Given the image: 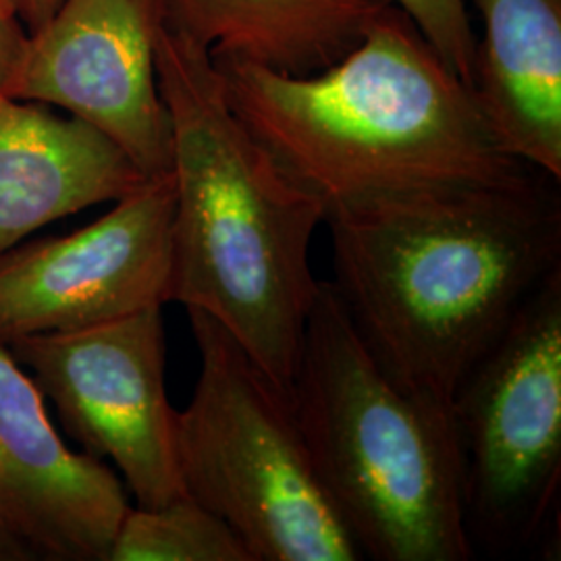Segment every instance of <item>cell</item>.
Wrapping results in <instances>:
<instances>
[{"instance_id": "cell-1", "label": "cell", "mask_w": 561, "mask_h": 561, "mask_svg": "<svg viewBox=\"0 0 561 561\" xmlns=\"http://www.w3.org/2000/svg\"><path fill=\"white\" fill-rule=\"evenodd\" d=\"M558 183L535 171L327 213L331 285L401 389L449 414L463 377L561 268Z\"/></svg>"}, {"instance_id": "cell-2", "label": "cell", "mask_w": 561, "mask_h": 561, "mask_svg": "<svg viewBox=\"0 0 561 561\" xmlns=\"http://www.w3.org/2000/svg\"><path fill=\"white\" fill-rule=\"evenodd\" d=\"M215 65L236 115L327 213L424 190L512 183L537 171L503 150L472 90L393 4L319 73Z\"/></svg>"}, {"instance_id": "cell-3", "label": "cell", "mask_w": 561, "mask_h": 561, "mask_svg": "<svg viewBox=\"0 0 561 561\" xmlns=\"http://www.w3.org/2000/svg\"><path fill=\"white\" fill-rule=\"evenodd\" d=\"M157 76L173 136L169 301L217 319L289 389L321 283L310 243L327 210L236 115L210 53L169 21Z\"/></svg>"}, {"instance_id": "cell-4", "label": "cell", "mask_w": 561, "mask_h": 561, "mask_svg": "<svg viewBox=\"0 0 561 561\" xmlns=\"http://www.w3.org/2000/svg\"><path fill=\"white\" fill-rule=\"evenodd\" d=\"M289 396L322 489L362 558H474L449 414L382 370L331 280L319 283Z\"/></svg>"}, {"instance_id": "cell-5", "label": "cell", "mask_w": 561, "mask_h": 561, "mask_svg": "<svg viewBox=\"0 0 561 561\" xmlns=\"http://www.w3.org/2000/svg\"><path fill=\"white\" fill-rule=\"evenodd\" d=\"M201 356L192 401L178 412L185 495L217 514L252 561H358L329 502L289 389L221 322L185 308Z\"/></svg>"}, {"instance_id": "cell-6", "label": "cell", "mask_w": 561, "mask_h": 561, "mask_svg": "<svg viewBox=\"0 0 561 561\" xmlns=\"http://www.w3.org/2000/svg\"><path fill=\"white\" fill-rule=\"evenodd\" d=\"M449 421L474 556L553 547L561 493V268L463 377Z\"/></svg>"}, {"instance_id": "cell-7", "label": "cell", "mask_w": 561, "mask_h": 561, "mask_svg": "<svg viewBox=\"0 0 561 561\" xmlns=\"http://www.w3.org/2000/svg\"><path fill=\"white\" fill-rule=\"evenodd\" d=\"M162 308L7 343L85 454L111 460L140 507L185 495L164 385Z\"/></svg>"}, {"instance_id": "cell-8", "label": "cell", "mask_w": 561, "mask_h": 561, "mask_svg": "<svg viewBox=\"0 0 561 561\" xmlns=\"http://www.w3.org/2000/svg\"><path fill=\"white\" fill-rule=\"evenodd\" d=\"M164 0H60L27 32L4 94L65 108L115 141L152 180L171 173L173 136L157 76Z\"/></svg>"}, {"instance_id": "cell-9", "label": "cell", "mask_w": 561, "mask_h": 561, "mask_svg": "<svg viewBox=\"0 0 561 561\" xmlns=\"http://www.w3.org/2000/svg\"><path fill=\"white\" fill-rule=\"evenodd\" d=\"M173 175L144 181L99 221L0 256V343L162 308L173 271Z\"/></svg>"}, {"instance_id": "cell-10", "label": "cell", "mask_w": 561, "mask_h": 561, "mask_svg": "<svg viewBox=\"0 0 561 561\" xmlns=\"http://www.w3.org/2000/svg\"><path fill=\"white\" fill-rule=\"evenodd\" d=\"M0 503L25 551L106 561L129 510L104 461L76 454L46 414L36 381L0 343Z\"/></svg>"}, {"instance_id": "cell-11", "label": "cell", "mask_w": 561, "mask_h": 561, "mask_svg": "<svg viewBox=\"0 0 561 561\" xmlns=\"http://www.w3.org/2000/svg\"><path fill=\"white\" fill-rule=\"evenodd\" d=\"M144 181L96 127L0 90V256L44 225L121 201Z\"/></svg>"}, {"instance_id": "cell-12", "label": "cell", "mask_w": 561, "mask_h": 561, "mask_svg": "<svg viewBox=\"0 0 561 561\" xmlns=\"http://www.w3.org/2000/svg\"><path fill=\"white\" fill-rule=\"evenodd\" d=\"M479 11L470 90L503 150L561 180V0H466Z\"/></svg>"}, {"instance_id": "cell-13", "label": "cell", "mask_w": 561, "mask_h": 561, "mask_svg": "<svg viewBox=\"0 0 561 561\" xmlns=\"http://www.w3.org/2000/svg\"><path fill=\"white\" fill-rule=\"evenodd\" d=\"M169 23L215 62L312 76L364 38L385 0H164Z\"/></svg>"}, {"instance_id": "cell-14", "label": "cell", "mask_w": 561, "mask_h": 561, "mask_svg": "<svg viewBox=\"0 0 561 561\" xmlns=\"http://www.w3.org/2000/svg\"><path fill=\"white\" fill-rule=\"evenodd\" d=\"M106 561H252L238 535L183 495L161 507L125 512Z\"/></svg>"}, {"instance_id": "cell-15", "label": "cell", "mask_w": 561, "mask_h": 561, "mask_svg": "<svg viewBox=\"0 0 561 561\" xmlns=\"http://www.w3.org/2000/svg\"><path fill=\"white\" fill-rule=\"evenodd\" d=\"M403 11L422 36L435 48L447 67L468 88L472 80V62L477 53V36L470 23V7L466 0H385Z\"/></svg>"}, {"instance_id": "cell-16", "label": "cell", "mask_w": 561, "mask_h": 561, "mask_svg": "<svg viewBox=\"0 0 561 561\" xmlns=\"http://www.w3.org/2000/svg\"><path fill=\"white\" fill-rule=\"evenodd\" d=\"M27 41V30L9 0H0V90L13 78Z\"/></svg>"}, {"instance_id": "cell-17", "label": "cell", "mask_w": 561, "mask_h": 561, "mask_svg": "<svg viewBox=\"0 0 561 561\" xmlns=\"http://www.w3.org/2000/svg\"><path fill=\"white\" fill-rule=\"evenodd\" d=\"M9 2L27 32L41 27L60 4V0H9Z\"/></svg>"}, {"instance_id": "cell-18", "label": "cell", "mask_w": 561, "mask_h": 561, "mask_svg": "<svg viewBox=\"0 0 561 561\" xmlns=\"http://www.w3.org/2000/svg\"><path fill=\"white\" fill-rule=\"evenodd\" d=\"M23 551L25 549L21 547L20 541L15 539V535L9 528V522H7L2 503H0V560L20 558V553H23Z\"/></svg>"}]
</instances>
